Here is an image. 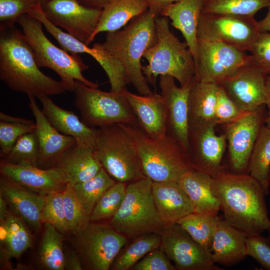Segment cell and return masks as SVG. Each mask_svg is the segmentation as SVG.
Masks as SVG:
<instances>
[{
  "mask_svg": "<svg viewBox=\"0 0 270 270\" xmlns=\"http://www.w3.org/2000/svg\"><path fill=\"white\" fill-rule=\"evenodd\" d=\"M18 270H30V266H23L21 264H19L18 266L17 267Z\"/></svg>",
  "mask_w": 270,
  "mask_h": 270,
  "instance_id": "cell-58",
  "label": "cell"
},
{
  "mask_svg": "<svg viewBox=\"0 0 270 270\" xmlns=\"http://www.w3.org/2000/svg\"><path fill=\"white\" fill-rule=\"evenodd\" d=\"M248 236L224 219H220L210 250L214 263L231 266L244 260L246 254Z\"/></svg>",
  "mask_w": 270,
  "mask_h": 270,
  "instance_id": "cell-26",
  "label": "cell"
},
{
  "mask_svg": "<svg viewBox=\"0 0 270 270\" xmlns=\"http://www.w3.org/2000/svg\"><path fill=\"white\" fill-rule=\"evenodd\" d=\"M90 7L102 9L111 0H77Z\"/></svg>",
  "mask_w": 270,
  "mask_h": 270,
  "instance_id": "cell-53",
  "label": "cell"
},
{
  "mask_svg": "<svg viewBox=\"0 0 270 270\" xmlns=\"http://www.w3.org/2000/svg\"><path fill=\"white\" fill-rule=\"evenodd\" d=\"M266 89L268 98V100H270V72L268 74L266 80Z\"/></svg>",
  "mask_w": 270,
  "mask_h": 270,
  "instance_id": "cell-57",
  "label": "cell"
},
{
  "mask_svg": "<svg viewBox=\"0 0 270 270\" xmlns=\"http://www.w3.org/2000/svg\"><path fill=\"white\" fill-rule=\"evenodd\" d=\"M246 112L230 98L222 88L219 85L215 110L217 124H226L234 121Z\"/></svg>",
  "mask_w": 270,
  "mask_h": 270,
  "instance_id": "cell-45",
  "label": "cell"
},
{
  "mask_svg": "<svg viewBox=\"0 0 270 270\" xmlns=\"http://www.w3.org/2000/svg\"><path fill=\"white\" fill-rule=\"evenodd\" d=\"M170 19L164 16L154 18L158 40L143 54L148 64L142 66L148 82L155 83L158 76H170L180 86L192 84L196 78L193 55L186 42H181L170 30Z\"/></svg>",
  "mask_w": 270,
  "mask_h": 270,
  "instance_id": "cell-4",
  "label": "cell"
},
{
  "mask_svg": "<svg viewBox=\"0 0 270 270\" xmlns=\"http://www.w3.org/2000/svg\"><path fill=\"white\" fill-rule=\"evenodd\" d=\"M161 242L160 233L152 232L134 238L132 242L122 251L114 262V270H128L147 254L158 248Z\"/></svg>",
  "mask_w": 270,
  "mask_h": 270,
  "instance_id": "cell-33",
  "label": "cell"
},
{
  "mask_svg": "<svg viewBox=\"0 0 270 270\" xmlns=\"http://www.w3.org/2000/svg\"><path fill=\"white\" fill-rule=\"evenodd\" d=\"M269 181L270 182V172H269Z\"/></svg>",
  "mask_w": 270,
  "mask_h": 270,
  "instance_id": "cell-61",
  "label": "cell"
},
{
  "mask_svg": "<svg viewBox=\"0 0 270 270\" xmlns=\"http://www.w3.org/2000/svg\"><path fill=\"white\" fill-rule=\"evenodd\" d=\"M180 0H145L148 11L154 18L162 16L166 10L172 4Z\"/></svg>",
  "mask_w": 270,
  "mask_h": 270,
  "instance_id": "cell-49",
  "label": "cell"
},
{
  "mask_svg": "<svg viewBox=\"0 0 270 270\" xmlns=\"http://www.w3.org/2000/svg\"><path fill=\"white\" fill-rule=\"evenodd\" d=\"M248 174L262 186L266 195L270 182V128L263 125L253 148L248 166Z\"/></svg>",
  "mask_w": 270,
  "mask_h": 270,
  "instance_id": "cell-32",
  "label": "cell"
},
{
  "mask_svg": "<svg viewBox=\"0 0 270 270\" xmlns=\"http://www.w3.org/2000/svg\"><path fill=\"white\" fill-rule=\"evenodd\" d=\"M38 3V0H0V31L14 26L21 16Z\"/></svg>",
  "mask_w": 270,
  "mask_h": 270,
  "instance_id": "cell-44",
  "label": "cell"
},
{
  "mask_svg": "<svg viewBox=\"0 0 270 270\" xmlns=\"http://www.w3.org/2000/svg\"><path fill=\"white\" fill-rule=\"evenodd\" d=\"M42 216L43 222L50 224L62 234L69 232L65 216L62 192L46 196Z\"/></svg>",
  "mask_w": 270,
  "mask_h": 270,
  "instance_id": "cell-43",
  "label": "cell"
},
{
  "mask_svg": "<svg viewBox=\"0 0 270 270\" xmlns=\"http://www.w3.org/2000/svg\"><path fill=\"white\" fill-rule=\"evenodd\" d=\"M40 5L52 24L89 46L102 9L86 6L77 0H49Z\"/></svg>",
  "mask_w": 270,
  "mask_h": 270,
  "instance_id": "cell-14",
  "label": "cell"
},
{
  "mask_svg": "<svg viewBox=\"0 0 270 270\" xmlns=\"http://www.w3.org/2000/svg\"><path fill=\"white\" fill-rule=\"evenodd\" d=\"M49 0H38L39 1V2L40 4H42L45 2H46L47 1H48Z\"/></svg>",
  "mask_w": 270,
  "mask_h": 270,
  "instance_id": "cell-59",
  "label": "cell"
},
{
  "mask_svg": "<svg viewBox=\"0 0 270 270\" xmlns=\"http://www.w3.org/2000/svg\"><path fill=\"white\" fill-rule=\"evenodd\" d=\"M257 22L253 16L202 12L197 38L249 51L260 32Z\"/></svg>",
  "mask_w": 270,
  "mask_h": 270,
  "instance_id": "cell-10",
  "label": "cell"
},
{
  "mask_svg": "<svg viewBox=\"0 0 270 270\" xmlns=\"http://www.w3.org/2000/svg\"><path fill=\"white\" fill-rule=\"evenodd\" d=\"M17 22L33 50L38 66L49 68L56 72L66 91L74 92L76 80L90 88H98V84L83 76L82 72L89 66L78 54L70 53L52 42L44 34L40 20L25 14Z\"/></svg>",
  "mask_w": 270,
  "mask_h": 270,
  "instance_id": "cell-6",
  "label": "cell"
},
{
  "mask_svg": "<svg viewBox=\"0 0 270 270\" xmlns=\"http://www.w3.org/2000/svg\"><path fill=\"white\" fill-rule=\"evenodd\" d=\"M0 32V79L10 89L36 98L65 92L60 80L40 70L23 33L14 26Z\"/></svg>",
  "mask_w": 270,
  "mask_h": 270,
  "instance_id": "cell-2",
  "label": "cell"
},
{
  "mask_svg": "<svg viewBox=\"0 0 270 270\" xmlns=\"http://www.w3.org/2000/svg\"><path fill=\"white\" fill-rule=\"evenodd\" d=\"M121 92L136 116L138 127L152 138H160L167 134L165 106L160 94H136L126 88Z\"/></svg>",
  "mask_w": 270,
  "mask_h": 270,
  "instance_id": "cell-23",
  "label": "cell"
},
{
  "mask_svg": "<svg viewBox=\"0 0 270 270\" xmlns=\"http://www.w3.org/2000/svg\"><path fill=\"white\" fill-rule=\"evenodd\" d=\"M126 184L116 182L102 194L90 215V222L112 218L120 207L125 197Z\"/></svg>",
  "mask_w": 270,
  "mask_h": 270,
  "instance_id": "cell-42",
  "label": "cell"
},
{
  "mask_svg": "<svg viewBox=\"0 0 270 270\" xmlns=\"http://www.w3.org/2000/svg\"><path fill=\"white\" fill-rule=\"evenodd\" d=\"M0 172L23 187L44 196L63 192L68 184L60 170L55 167L43 168L2 160Z\"/></svg>",
  "mask_w": 270,
  "mask_h": 270,
  "instance_id": "cell-21",
  "label": "cell"
},
{
  "mask_svg": "<svg viewBox=\"0 0 270 270\" xmlns=\"http://www.w3.org/2000/svg\"><path fill=\"white\" fill-rule=\"evenodd\" d=\"M216 124L190 123L188 158L192 168L212 176L224 169L221 162L226 148V134L218 135Z\"/></svg>",
  "mask_w": 270,
  "mask_h": 270,
  "instance_id": "cell-18",
  "label": "cell"
},
{
  "mask_svg": "<svg viewBox=\"0 0 270 270\" xmlns=\"http://www.w3.org/2000/svg\"><path fill=\"white\" fill-rule=\"evenodd\" d=\"M120 125L134 142L144 175L152 182H178L184 174L193 170L186 152L168 134L152 138L138 126Z\"/></svg>",
  "mask_w": 270,
  "mask_h": 270,
  "instance_id": "cell-5",
  "label": "cell"
},
{
  "mask_svg": "<svg viewBox=\"0 0 270 270\" xmlns=\"http://www.w3.org/2000/svg\"><path fill=\"white\" fill-rule=\"evenodd\" d=\"M268 74L251 58L219 85L242 110L252 112L266 104L268 100L266 89Z\"/></svg>",
  "mask_w": 270,
  "mask_h": 270,
  "instance_id": "cell-16",
  "label": "cell"
},
{
  "mask_svg": "<svg viewBox=\"0 0 270 270\" xmlns=\"http://www.w3.org/2000/svg\"><path fill=\"white\" fill-rule=\"evenodd\" d=\"M192 84L178 87L173 77L160 76L159 86L165 106L167 134L180 144L187 154L190 150L188 100Z\"/></svg>",
  "mask_w": 270,
  "mask_h": 270,
  "instance_id": "cell-19",
  "label": "cell"
},
{
  "mask_svg": "<svg viewBox=\"0 0 270 270\" xmlns=\"http://www.w3.org/2000/svg\"><path fill=\"white\" fill-rule=\"evenodd\" d=\"M76 236L78 252L92 270H108L128 242L126 236L110 224L90 222Z\"/></svg>",
  "mask_w": 270,
  "mask_h": 270,
  "instance_id": "cell-13",
  "label": "cell"
},
{
  "mask_svg": "<svg viewBox=\"0 0 270 270\" xmlns=\"http://www.w3.org/2000/svg\"><path fill=\"white\" fill-rule=\"evenodd\" d=\"M162 250L178 270H220L206 250L177 222L160 232Z\"/></svg>",
  "mask_w": 270,
  "mask_h": 270,
  "instance_id": "cell-15",
  "label": "cell"
},
{
  "mask_svg": "<svg viewBox=\"0 0 270 270\" xmlns=\"http://www.w3.org/2000/svg\"><path fill=\"white\" fill-rule=\"evenodd\" d=\"M219 84L196 78L189 94L190 123L217 124L215 110Z\"/></svg>",
  "mask_w": 270,
  "mask_h": 270,
  "instance_id": "cell-31",
  "label": "cell"
},
{
  "mask_svg": "<svg viewBox=\"0 0 270 270\" xmlns=\"http://www.w3.org/2000/svg\"><path fill=\"white\" fill-rule=\"evenodd\" d=\"M74 105L88 126L102 128L114 124L138 126L130 104L122 92H106L76 81Z\"/></svg>",
  "mask_w": 270,
  "mask_h": 270,
  "instance_id": "cell-9",
  "label": "cell"
},
{
  "mask_svg": "<svg viewBox=\"0 0 270 270\" xmlns=\"http://www.w3.org/2000/svg\"><path fill=\"white\" fill-rule=\"evenodd\" d=\"M152 194L164 226L176 223L194 212L190 199L178 182H152Z\"/></svg>",
  "mask_w": 270,
  "mask_h": 270,
  "instance_id": "cell-25",
  "label": "cell"
},
{
  "mask_svg": "<svg viewBox=\"0 0 270 270\" xmlns=\"http://www.w3.org/2000/svg\"><path fill=\"white\" fill-rule=\"evenodd\" d=\"M132 270H175L176 268L165 253L158 248L147 254Z\"/></svg>",
  "mask_w": 270,
  "mask_h": 270,
  "instance_id": "cell-48",
  "label": "cell"
},
{
  "mask_svg": "<svg viewBox=\"0 0 270 270\" xmlns=\"http://www.w3.org/2000/svg\"><path fill=\"white\" fill-rule=\"evenodd\" d=\"M8 237V228L6 220L0 222V246H5Z\"/></svg>",
  "mask_w": 270,
  "mask_h": 270,
  "instance_id": "cell-54",
  "label": "cell"
},
{
  "mask_svg": "<svg viewBox=\"0 0 270 270\" xmlns=\"http://www.w3.org/2000/svg\"><path fill=\"white\" fill-rule=\"evenodd\" d=\"M212 189L220 204L224 220L248 236L261 234L270 226L260 184L248 174L224 169L212 176Z\"/></svg>",
  "mask_w": 270,
  "mask_h": 270,
  "instance_id": "cell-1",
  "label": "cell"
},
{
  "mask_svg": "<svg viewBox=\"0 0 270 270\" xmlns=\"http://www.w3.org/2000/svg\"><path fill=\"white\" fill-rule=\"evenodd\" d=\"M220 219L218 215L192 212L180 219L177 223L210 252Z\"/></svg>",
  "mask_w": 270,
  "mask_h": 270,
  "instance_id": "cell-34",
  "label": "cell"
},
{
  "mask_svg": "<svg viewBox=\"0 0 270 270\" xmlns=\"http://www.w3.org/2000/svg\"><path fill=\"white\" fill-rule=\"evenodd\" d=\"M28 97V107L36 120V132L39 144L38 166L53 168L62 156L76 144V141L55 128L38 106L36 97Z\"/></svg>",
  "mask_w": 270,
  "mask_h": 270,
  "instance_id": "cell-20",
  "label": "cell"
},
{
  "mask_svg": "<svg viewBox=\"0 0 270 270\" xmlns=\"http://www.w3.org/2000/svg\"><path fill=\"white\" fill-rule=\"evenodd\" d=\"M178 182L188 196L194 212L218 215L220 204L212 189L211 176L193 169L184 174Z\"/></svg>",
  "mask_w": 270,
  "mask_h": 270,
  "instance_id": "cell-29",
  "label": "cell"
},
{
  "mask_svg": "<svg viewBox=\"0 0 270 270\" xmlns=\"http://www.w3.org/2000/svg\"><path fill=\"white\" fill-rule=\"evenodd\" d=\"M62 234L50 224L44 223L39 258L42 266L46 270H64Z\"/></svg>",
  "mask_w": 270,
  "mask_h": 270,
  "instance_id": "cell-35",
  "label": "cell"
},
{
  "mask_svg": "<svg viewBox=\"0 0 270 270\" xmlns=\"http://www.w3.org/2000/svg\"><path fill=\"white\" fill-rule=\"evenodd\" d=\"M38 98L42 106V112L55 128L74 138L77 144L94 149L99 128L88 126L74 112L61 108L48 96Z\"/></svg>",
  "mask_w": 270,
  "mask_h": 270,
  "instance_id": "cell-24",
  "label": "cell"
},
{
  "mask_svg": "<svg viewBox=\"0 0 270 270\" xmlns=\"http://www.w3.org/2000/svg\"><path fill=\"white\" fill-rule=\"evenodd\" d=\"M116 182L102 168L90 179L73 185L80 202L90 216L99 199Z\"/></svg>",
  "mask_w": 270,
  "mask_h": 270,
  "instance_id": "cell-36",
  "label": "cell"
},
{
  "mask_svg": "<svg viewBox=\"0 0 270 270\" xmlns=\"http://www.w3.org/2000/svg\"><path fill=\"white\" fill-rule=\"evenodd\" d=\"M152 181L148 177L130 182L124 200L110 224L126 237L135 238L164 228L152 194Z\"/></svg>",
  "mask_w": 270,
  "mask_h": 270,
  "instance_id": "cell-7",
  "label": "cell"
},
{
  "mask_svg": "<svg viewBox=\"0 0 270 270\" xmlns=\"http://www.w3.org/2000/svg\"><path fill=\"white\" fill-rule=\"evenodd\" d=\"M80 256L78 252L72 250H64V268L68 270L82 269Z\"/></svg>",
  "mask_w": 270,
  "mask_h": 270,
  "instance_id": "cell-50",
  "label": "cell"
},
{
  "mask_svg": "<svg viewBox=\"0 0 270 270\" xmlns=\"http://www.w3.org/2000/svg\"><path fill=\"white\" fill-rule=\"evenodd\" d=\"M270 6V0H206L202 12L254 17Z\"/></svg>",
  "mask_w": 270,
  "mask_h": 270,
  "instance_id": "cell-39",
  "label": "cell"
},
{
  "mask_svg": "<svg viewBox=\"0 0 270 270\" xmlns=\"http://www.w3.org/2000/svg\"><path fill=\"white\" fill-rule=\"evenodd\" d=\"M250 59L246 50L221 42L198 39L196 78L219 84Z\"/></svg>",
  "mask_w": 270,
  "mask_h": 270,
  "instance_id": "cell-12",
  "label": "cell"
},
{
  "mask_svg": "<svg viewBox=\"0 0 270 270\" xmlns=\"http://www.w3.org/2000/svg\"><path fill=\"white\" fill-rule=\"evenodd\" d=\"M206 0H180L170 4L162 16L170 19V24L180 32L194 60L197 54L199 20Z\"/></svg>",
  "mask_w": 270,
  "mask_h": 270,
  "instance_id": "cell-28",
  "label": "cell"
},
{
  "mask_svg": "<svg viewBox=\"0 0 270 270\" xmlns=\"http://www.w3.org/2000/svg\"><path fill=\"white\" fill-rule=\"evenodd\" d=\"M268 8V12L266 16L257 22L258 28L260 32H270V6Z\"/></svg>",
  "mask_w": 270,
  "mask_h": 270,
  "instance_id": "cell-52",
  "label": "cell"
},
{
  "mask_svg": "<svg viewBox=\"0 0 270 270\" xmlns=\"http://www.w3.org/2000/svg\"><path fill=\"white\" fill-rule=\"evenodd\" d=\"M261 106L246 112L236 120L226 124L230 162L236 173H246L250 157L262 127L265 122Z\"/></svg>",
  "mask_w": 270,
  "mask_h": 270,
  "instance_id": "cell-17",
  "label": "cell"
},
{
  "mask_svg": "<svg viewBox=\"0 0 270 270\" xmlns=\"http://www.w3.org/2000/svg\"><path fill=\"white\" fill-rule=\"evenodd\" d=\"M0 269L14 270L11 262V256L6 249L3 246H0Z\"/></svg>",
  "mask_w": 270,
  "mask_h": 270,
  "instance_id": "cell-51",
  "label": "cell"
},
{
  "mask_svg": "<svg viewBox=\"0 0 270 270\" xmlns=\"http://www.w3.org/2000/svg\"><path fill=\"white\" fill-rule=\"evenodd\" d=\"M154 16L148 10L131 20L124 28L107 32L103 46L122 64L127 84L141 95L153 94L142 71L144 52L158 40Z\"/></svg>",
  "mask_w": 270,
  "mask_h": 270,
  "instance_id": "cell-3",
  "label": "cell"
},
{
  "mask_svg": "<svg viewBox=\"0 0 270 270\" xmlns=\"http://www.w3.org/2000/svg\"><path fill=\"white\" fill-rule=\"evenodd\" d=\"M24 222L13 212H8L6 218L8 237L6 244L3 246L12 258H19L31 246V236Z\"/></svg>",
  "mask_w": 270,
  "mask_h": 270,
  "instance_id": "cell-40",
  "label": "cell"
},
{
  "mask_svg": "<svg viewBox=\"0 0 270 270\" xmlns=\"http://www.w3.org/2000/svg\"><path fill=\"white\" fill-rule=\"evenodd\" d=\"M0 195L5 199L14 214L35 230L40 228L43 222L42 214L46 196L23 187L2 174Z\"/></svg>",
  "mask_w": 270,
  "mask_h": 270,
  "instance_id": "cell-22",
  "label": "cell"
},
{
  "mask_svg": "<svg viewBox=\"0 0 270 270\" xmlns=\"http://www.w3.org/2000/svg\"><path fill=\"white\" fill-rule=\"evenodd\" d=\"M268 238H270V226L268 228Z\"/></svg>",
  "mask_w": 270,
  "mask_h": 270,
  "instance_id": "cell-60",
  "label": "cell"
},
{
  "mask_svg": "<svg viewBox=\"0 0 270 270\" xmlns=\"http://www.w3.org/2000/svg\"><path fill=\"white\" fill-rule=\"evenodd\" d=\"M246 254L254 258L264 268L270 270V240L260 235L248 236Z\"/></svg>",
  "mask_w": 270,
  "mask_h": 270,
  "instance_id": "cell-46",
  "label": "cell"
},
{
  "mask_svg": "<svg viewBox=\"0 0 270 270\" xmlns=\"http://www.w3.org/2000/svg\"><path fill=\"white\" fill-rule=\"evenodd\" d=\"M54 167L60 170L67 183L72 184L90 179L102 168L93 148L77 143L62 156Z\"/></svg>",
  "mask_w": 270,
  "mask_h": 270,
  "instance_id": "cell-27",
  "label": "cell"
},
{
  "mask_svg": "<svg viewBox=\"0 0 270 270\" xmlns=\"http://www.w3.org/2000/svg\"><path fill=\"white\" fill-rule=\"evenodd\" d=\"M40 20L48 32L58 42L60 47L74 54L86 53L94 58L107 75L110 85V92L120 93L127 84L124 67L120 61L111 54L102 43L96 42L92 48L62 31L46 17L39 3L28 14Z\"/></svg>",
  "mask_w": 270,
  "mask_h": 270,
  "instance_id": "cell-11",
  "label": "cell"
},
{
  "mask_svg": "<svg viewBox=\"0 0 270 270\" xmlns=\"http://www.w3.org/2000/svg\"><path fill=\"white\" fill-rule=\"evenodd\" d=\"M266 105L268 106V114L266 115L265 119L266 126L270 128V100H268Z\"/></svg>",
  "mask_w": 270,
  "mask_h": 270,
  "instance_id": "cell-56",
  "label": "cell"
},
{
  "mask_svg": "<svg viewBox=\"0 0 270 270\" xmlns=\"http://www.w3.org/2000/svg\"><path fill=\"white\" fill-rule=\"evenodd\" d=\"M8 204L5 199L0 195V222L6 220L9 210H8Z\"/></svg>",
  "mask_w": 270,
  "mask_h": 270,
  "instance_id": "cell-55",
  "label": "cell"
},
{
  "mask_svg": "<svg viewBox=\"0 0 270 270\" xmlns=\"http://www.w3.org/2000/svg\"><path fill=\"white\" fill-rule=\"evenodd\" d=\"M36 122L0 112V152L6 156L22 135L35 131Z\"/></svg>",
  "mask_w": 270,
  "mask_h": 270,
  "instance_id": "cell-37",
  "label": "cell"
},
{
  "mask_svg": "<svg viewBox=\"0 0 270 270\" xmlns=\"http://www.w3.org/2000/svg\"><path fill=\"white\" fill-rule=\"evenodd\" d=\"M148 10L145 0H111L102 9L91 39L102 32H113L126 26L134 18Z\"/></svg>",
  "mask_w": 270,
  "mask_h": 270,
  "instance_id": "cell-30",
  "label": "cell"
},
{
  "mask_svg": "<svg viewBox=\"0 0 270 270\" xmlns=\"http://www.w3.org/2000/svg\"><path fill=\"white\" fill-rule=\"evenodd\" d=\"M94 154L117 182L128 184L146 177L134 142L120 124L99 128Z\"/></svg>",
  "mask_w": 270,
  "mask_h": 270,
  "instance_id": "cell-8",
  "label": "cell"
},
{
  "mask_svg": "<svg viewBox=\"0 0 270 270\" xmlns=\"http://www.w3.org/2000/svg\"><path fill=\"white\" fill-rule=\"evenodd\" d=\"M38 155L39 144L35 130L19 138L2 160L13 164L38 166Z\"/></svg>",
  "mask_w": 270,
  "mask_h": 270,
  "instance_id": "cell-41",
  "label": "cell"
},
{
  "mask_svg": "<svg viewBox=\"0 0 270 270\" xmlns=\"http://www.w3.org/2000/svg\"><path fill=\"white\" fill-rule=\"evenodd\" d=\"M62 194L65 216L69 232L78 236L81 234L89 224L90 222V216L80 202L72 184H67Z\"/></svg>",
  "mask_w": 270,
  "mask_h": 270,
  "instance_id": "cell-38",
  "label": "cell"
},
{
  "mask_svg": "<svg viewBox=\"0 0 270 270\" xmlns=\"http://www.w3.org/2000/svg\"><path fill=\"white\" fill-rule=\"evenodd\" d=\"M249 52L252 60L270 72V32H260Z\"/></svg>",
  "mask_w": 270,
  "mask_h": 270,
  "instance_id": "cell-47",
  "label": "cell"
}]
</instances>
